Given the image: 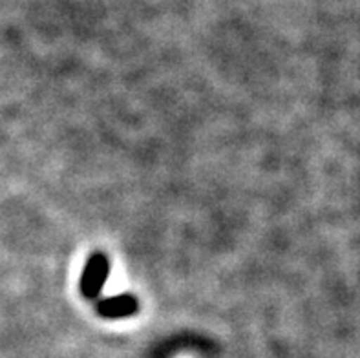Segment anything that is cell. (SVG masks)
Masks as SVG:
<instances>
[{"mask_svg":"<svg viewBox=\"0 0 360 358\" xmlns=\"http://www.w3.org/2000/svg\"><path fill=\"white\" fill-rule=\"evenodd\" d=\"M137 309H139V304H137L136 296L132 295L110 296V298L101 300L97 304V313L103 318H110V320L132 317L137 313Z\"/></svg>","mask_w":360,"mask_h":358,"instance_id":"7a4b0ae2","label":"cell"},{"mask_svg":"<svg viewBox=\"0 0 360 358\" xmlns=\"http://www.w3.org/2000/svg\"><path fill=\"white\" fill-rule=\"evenodd\" d=\"M110 272V263L105 254L96 252L86 262V267L81 276V290L86 298H97Z\"/></svg>","mask_w":360,"mask_h":358,"instance_id":"6da1fadb","label":"cell"}]
</instances>
